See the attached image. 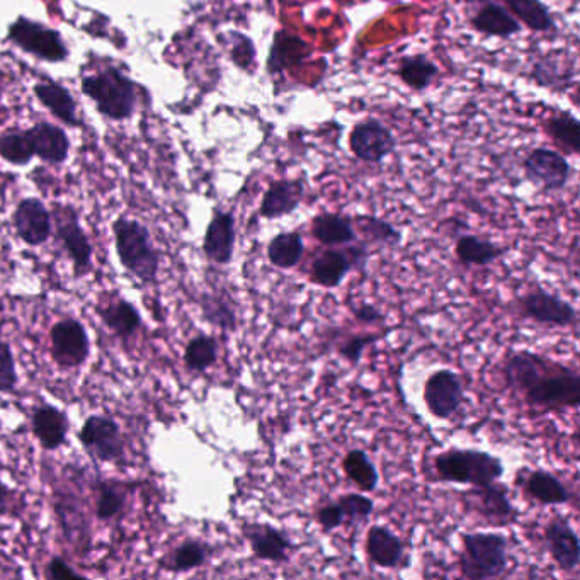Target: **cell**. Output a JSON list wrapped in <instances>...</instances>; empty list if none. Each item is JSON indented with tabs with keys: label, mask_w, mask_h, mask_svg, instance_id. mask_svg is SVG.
<instances>
[{
	"label": "cell",
	"mask_w": 580,
	"mask_h": 580,
	"mask_svg": "<svg viewBox=\"0 0 580 580\" xmlns=\"http://www.w3.org/2000/svg\"><path fill=\"white\" fill-rule=\"evenodd\" d=\"M342 470L346 477L363 492H375L380 484V475L375 463L363 450H351L342 460Z\"/></svg>",
	"instance_id": "34"
},
{
	"label": "cell",
	"mask_w": 580,
	"mask_h": 580,
	"mask_svg": "<svg viewBox=\"0 0 580 580\" xmlns=\"http://www.w3.org/2000/svg\"><path fill=\"white\" fill-rule=\"evenodd\" d=\"M305 242L300 232H281L268 244V259L274 268L293 269L302 262Z\"/></svg>",
	"instance_id": "31"
},
{
	"label": "cell",
	"mask_w": 580,
	"mask_h": 580,
	"mask_svg": "<svg viewBox=\"0 0 580 580\" xmlns=\"http://www.w3.org/2000/svg\"><path fill=\"white\" fill-rule=\"evenodd\" d=\"M507 7L519 23L526 24L535 33H546L555 29L550 9L541 0H499Z\"/></svg>",
	"instance_id": "32"
},
{
	"label": "cell",
	"mask_w": 580,
	"mask_h": 580,
	"mask_svg": "<svg viewBox=\"0 0 580 580\" xmlns=\"http://www.w3.org/2000/svg\"><path fill=\"white\" fill-rule=\"evenodd\" d=\"M312 237L325 247H342L358 242L353 218L341 213H320L313 218Z\"/></svg>",
	"instance_id": "26"
},
{
	"label": "cell",
	"mask_w": 580,
	"mask_h": 580,
	"mask_svg": "<svg viewBox=\"0 0 580 580\" xmlns=\"http://www.w3.org/2000/svg\"><path fill=\"white\" fill-rule=\"evenodd\" d=\"M303 198H305V182L302 179H279L266 189L259 213L266 220L288 217L302 205Z\"/></svg>",
	"instance_id": "19"
},
{
	"label": "cell",
	"mask_w": 580,
	"mask_h": 580,
	"mask_svg": "<svg viewBox=\"0 0 580 580\" xmlns=\"http://www.w3.org/2000/svg\"><path fill=\"white\" fill-rule=\"evenodd\" d=\"M82 92L96 103L99 113L111 120H126L137 108V86L120 70L87 75L82 79Z\"/></svg>",
	"instance_id": "5"
},
{
	"label": "cell",
	"mask_w": 580,
	"mask_h": 580,
	"mask_svg": "<svg viewBox=\"0 0 580 580\" xmlns=\"http://www.w3.org/2000/svg\"><path fill=\"white\" fill-rule=\"evenodd\" d=\"M467 497H470L473 509L490 523L507 524L514 519L516 511L509 501V489L499 484V480L484 487H475Z\"/></svg>",
	"instance_id": "20"
},
{
	"label": "cell",
	"mask_w": 580,
	"mask_h": 580,
	"mask_svg": "<svg viewBox=\"0 0 580 580\" xmlns=\"http://www.w3.org/2000/svg\"><path fill=\"white\" fill-rule=\"evenodd\" d=\"M518 310L524 319L555 329H565L577 322L574 305L541 286H535L519 298Z\"/></svg>",
	"instance_id": "7"
},
{
	"label": "cell",
	"mask_w": 580,
	"mask_h": 580,
	"mask_svg": "<svg viewBox=\"0 0 580 580\" xmlns=\"http://www.w3.org/2000/svg\"><path fill=\"white\" fill-rule=\"evenodd\" d=\"M434 470L439 480L448 484L484 487L501 480L504 463L499 456L487 451L451 448L434 458Z\"/></svg>",
	"instance_id": "2"
},
{
	"label": "cell",
	"mask_w": 580,
	"mask_h": 580,
	"mask_svg": "<svg viewBox=\"0 0 580 580\" xmlns=\"http://www.w3.org/2000/svg\"><path fill=\"white\" fill-rule=\"evenodd\" d=\"M465 400L463 383L456 371L438 370L429 375L424 385V402L439 421H448L460 410Z\"/></svg>",
	"instance_id": "11"
},
{
	"label": "cell",
	"mask_w": 580,
	"mask_h": 580,
	"mask_svg": "<svg viewBox=\"0 0 580 580\" xmlns=\"http://www.w3.org/2000/svg\"><path fill=\"white\" fill-rule=\"evenodd\" d=\"M58 239L74 262L75 274L86 276L92 269V245L80 227L79 217L72 206L55 208Z\"/></svg>",
	"instance_id": "12"
},
{
	"label": "cell",
	"mask_w": 580,
	"mask_h": 580,
	"mask_svg": "<svg viewBox=\"0 0 580 580\" xmlns=\"http://www.w3.org/2000/svg\"><path fill=\"white\" fill-rule=\"evenodd\" d=\"M364 548L371 563L380 569H397L404 560V541L383 524L371 526Z\"/></svg>",
	"instance_id": "21"
},
{
	"label": "cell",
	"mask_w": 580,
	"mask_h": 580,
	"mask_svg": "<svg viewBox=\"0 0 580 580\" xmlns=\"http://www.w3.org/2000/svg\"><path fill=\"white\" fill-rule=\"evenodd\" d=\"M9 38L14 45L23 48L24 52L46 62H63L69 50L63 43L62 36L55 29L33 23L26 18H19L9 28Z\"/></svg>",
	"instance_id": "8"
},
{
	"label": "cell",
	"mask_w": 580,
	"mask_h": 580,
	"mask_svg": "<svg viewBox=\"0 0 580 580\" xmlns=\"http://www.w3.org/2000/svg\"><path fill=\"white\" fill-rule=\"evenodd\" d=\"M354 317L359 320V322H368V324H376V322H381L383 320V315H381L378 308L373 307V305H368V303H363L359 307L353 308Z\"/></svg>",
	"instance_id": "48"
},
{
	"label": "cell",
	"mask_w": 580,
	"mask_h": 580,
	"mask_svg": "<svg viewBox=\"0 0 580 580\" xmlns=\"http://www.w3.org/2000/svg\"><path fill=\"white\" fill-rule=\"evenodd\" d=\"M315 519H317V523H319L322 531L330 533V531L341 528L342 524L346 523V514L342 511L339 502H329V504H325V506L317 509Z\"/></svg>",
	"instance_id": "46"
},
{
	"label": "cell",
	"mask_w": 580,
	"mask_h": 580,
	"mask_svg": "<svg viewBox=\"0 0 580 580\" xmlns=\"http://www.w3.org/2000/svg\"><path fill=\"white\" fill-rule=\"evenodd\" d=\"M2 310H4V303L0 302V312H2Z\"/></svg>",
	"instance_id": "50"
},
{
	"label": "cell",
	"mask_w": 580,
	"mask_h": 580,
	"mask_svg": "<svg viewBox=\"0 0 580 580\" xmlns=\"http://www.w3.org/2000/svg\"><path fill=\"white\" fill-rule=\"evenodd\" d=\"M18 383V371L12 349L6 341H0V393H12Z\"/></svg>",
	"instance_id": "43"
},
{
	"label": "cell",
	"mask_w": 580,
	"mask_h": 580,
	"mask_svg": "<svg viewBox=\"0 0 580 580\" xmlns=\"http://www.w3.org/2000/svg\"><path fill=\"white\" fill-rule=\"evenodd\" d=\"M380 337L376 336V334H356V336L349 337V339L342 342L337 351L349 363L358 364L359 359L363 356L364 349L371 346V344H375Z\"/></svg>",
	"instance_id": "44"
},
{
	"label": "cell",
	"mask_w": 580,
	"mask_h": 580,
	"mask_svg": "<svg viewBox=\"0 0 580 580\" xmlns=\"http://www.w3.org/2000/svg\"><path fill=\"white\" fill-rule=\"evenodd\" d=\"M126 504V490L116 482H103L99 485L96 501V516L99 521L118 518Z\"/></svg>",
	"instance_id": "40"
},
{
	"label": "cell",
	"mask_w": 580,
	"mask_h": 580,
	"mask_svg": "<svg viewBox=\"0 0 580 580\" xmlns=\"http://www.w3.org/2000/svg\"><path fill=\"white\" fill-rule=\"evenodd\" d=\"M210 555L211 548L205 543L196 540L184 541L162 563L164 565L162 569L171 570V572H177V574L191 572V570L200 569L201 565H205Z\"/></svg>",
	"instance_id": "35"
},
{
	"label": "cell",
	"mask_w": 580,
	"mask_h": 580,
	"mask_svg": "<svg viewBox=\"0 0 580 580\" xmlns=\"http://www.w3.org/2000/svg\"><path fill=\"white\" fill-rule=\"evenodd\" d=\"M548 135L569 155L579 154L580 123L570 113H558L546 123Z\"/></svg>",
	"instance_id": "38"
},
{
	"label": "cell",
	"mask_w": 580,
	"mask_h": 580,
	"mask_svg": "<svg viewBox=\"0 0 580 580\" xmlns=\"http://www.w3.org/2000/svg\"><path fill=\"white\" fill-rule=\"evenodd\" d=\"M12 220L19 239L31 247L45 244L52 237V213L38 198H24L14 211Z\"/></svg>",
	"instance_id": "16"
},
{
	"label": "cell",
	"mask_w": 580,
	"mask_h": 580,
	"mask_svg": "<svg viewBox=\"0 0 580 580\" xmlns=\"http://www.w3.org/2000/svg\"><path fill=\"white\" fill-rule=\"evenodd\" d=\"M99 317L103 319L104 324L113 330L116 336L128 341L130 337L137 334V330L142 327V315L138 312L135 305L126 300H116L106 307L96 308Z\"/></svg>",
	"instance_id": "28"
},
{
	"label": "cell",
	"mask_w": 580,
	"mask_h": 580,
	"mask_svg": "<svg viewBox=\"0 0 580 580\" xmlns=\"http://www.w3.org/2000/svg\"><path fill=\"white\" fill-rule=\"evenodd\" d=\"M235 218L230 211H215L210 225L206 228L203 252L206 259L220 266H227L234 259Z\"/></svg>",
	"instance_id": "18"
},
{
	"label": "cell",
	"mask_w": 580,
	"mask_h": 580,
	"mask_svg": "<svg viewBox=\"0 0 580 580\" xmlns=\"http://www.w3.org/2000/svg\"><path fill=\"white\" fill-rule=\"evenodd\" d=\"M14 490L9 489L2 480H0V516L11 514L14 509Z\"/></svg>",
	"instance_id": "49"
},
{
	"label": "cell",
	"mask_w": 580,
	"mask_h": 580,
	"mask_svg": "<svg viewBox=\"0 0 580 580\" xmlns=\"http://www.w3.org/2000/svg\"><path fill=\"white\" fill-rule=\"evenodd\" d=\"M46 577L50 580L82 579L84 575L75 572L69 563L62 560V558L53 557L50 563L46 565Z\"/></svg>",
	"instance_id": "47"
},
{
	"label": "cell",
	"mask_w": 580,
	"mask_h": 580,
	"mask_svg": "<svg viewBox=\"0 0 580 580\" xmlns=\"http://www.w3.org/2000/svg\"><path fill=\"white\" fill-rule=\"evenodd\" d=\"M114 244L121 266L143 285H152L159 274V252L142 223L121 217L114 222Z\"/></svg>",
	"instance_id": "1"
},
{
	"label": "cell",
	"mask_w": 580,
	"mask_h": 580,
	"mask_svg": "<svg viewBox=\"0 0 580 580\" xmlns=\"http://www.w3.org/2000/svg\"><path fill=\"white\" fill-rule=\"evenodd\" d=\"M472 26L482 35L499 38H509L523 31V26L507 11V7L494 0L482 2V6L473 14Z\"/></svg>",
	"instance_id": "23"
},
{
	"label": "cell",
	"mask_w": 580,
	"mask_h": 580,
	"mask_svg": "<svg viewBox=\"0 0 580 580\" xmlns=\"http://www.w3.org/2000/svg\"><path fill=\"white\" fill-rule=\"evenodd\" d=\"M353 223L358 237L363 235L364 244L399 245L402 242V232L381 218L359 215L353 218Z\"/></svg>",
	"instance_id": "36"
},
{
	"label": "cell",
	"mask_w": 580,
	"mask_h": 580,
	"mask_svg": "<svg viewBox=\"0 0 580 580\" xmlns=\"http://www.w3.org/2000/svg\"><path fill=\"white\" fill-rule=\"evenodd\" d=\"M504 252L506 249H502L501 245L477 237V235H461L455 244L456 259L463 266L484 268V266H489L499 257L504 256Z\"/></svg>",
	"instance_id": "29"
},
{
	"label": "cell",
	"mask_w": 580,
	"mask_h": 580,
	"mask_svg": "<svg viewBox=\"0 0 580 580\" xmlns=\"http://www.w3.org/2000/svg\"><path fill=\"white\" fill-rule=\"evenodd\" d=\"M397 74L405 86L412 91L421 92L433 84V80L439 75V67L426 55H410L400 60Z\"/></svg>",
	"instance_id": "33"
},
{
	"label": "cell",
	"mask_w": 580,
	"mask_h": 580,
	"mask_svg": "<svg viewBox=\"0 0 580 580\" xmlns=\"http://www.w3.org/2000/svg\"><path fill=\"white\" fill-rule=\"evenodd\" d=\"M218 359V342L215 337L200 336L194 337L188 342L184 351V364L193 373H205L210 370Z\"/></svg>",
	"instance_id": "37"
},
{
	"label": "cell",
	"mask_w": 580,
	"mask_h": 580,
	"mask_svg": "<svg viewBox=\"0 0 580 580\" xmlns=\"http://www.w3.org/2000/svg\"><path fill=\"white\" fill-rule=\"evenodd\" d=\"M234 38L237 41H235L234 48H232V60H234L235 65L240 67V69L251 72L254 63H256V48H254V43H252L251 38L239 35V33H234Z\"/></svg>",
	"instance_id": "45"
},
{
	"label": "cell",
	"mask_w": 580,
	"mask_h": 580,
	"mask_svg": "<svg viewBox=\"0 0 580 580\" xmlns=\"http://www.w3.org/2000/svg\"><path fill=\"white\" fill-rule=\"evenodd\" d=\"M524 172L529 181L545 191H560L569 182V160L552 148H535L524 159Z\"/></svg>",
	"instance_id": "13"
},
{
	"label": "cell",
	"mask_w": 580,
	"mask_h": 580,
	"mask_svg": "<svg viewBox=\"0 0 580 580\" xmlns=\"http://www.w3.org/2000/svg\"><path fill=\"white\" fill-rule=\"evenodd\" d=\"M342 511L346 514V521L351 524L363 523L375 511V502L363 494H344L339 497Z\"/></svg>",
	"instance_id": "42"
},
{
	"label": "cell",
	"mask_w": 580,
	"mask_h": 580,
	"mask_svg": "<svg viewBox=\"0 0 580 580\" xmlns=\"http://www.w3.org/2000/svg\"><path fill=\"white\" fill-rule=\"evenodd\" d=\"M523 397L529 407L540 410L577 409L580 404L579 371L546 359L540 375Z\"/></svg>",
	"instance_id": "4"
},
{
	"label": "cell",
	"mask_w": 580,
	"mask_h": 580,
	"mask_svg": "<svg viewBox=\"0 0 580 580\" xmlns=\"http://www.w3.org/2000/svg\"><path fill=\"white\" fill-rule=\"evenodd\" d=\"M526 472L528 473H523L521 487L529 499H533L541 506H565V504H569L572 494H570L569 487L563 484L557 475L541 470V468L540 470H526Z\"/></svg>",
	"instance_id": "22"
},
{
	"label": "cell",
	"mask_w": 580,
	"mask_h": 580,
	"mask_svg": "<svg viewBox=\"0 0 580 580\" xmlns=\"http://www.w3.org/2000/svg\"><path fill=\"white\" fill-rule=\"evenodd\" d=\"M80 443L94 460L111 463L125 456V441L113 417H87L79 433Z\"/></svg>",
	"instance_id": "9"
},
{
	"label": "cell",
	"mask_w": 580,
	"mask_h": 580,
	"mask_svg": "<svg viewBox=\"0 0 580 580\" xmlns=\"http://www.w3.org/2000/svg\"><path fill=\"white\" fill-rule=\"evenodd\" d=\"M545 540L553 562L562 572H577L580 565V543L575 529L563 518H553L546 524Z\"/></svg>",
	"instance_id": "17"
},
{
	"label": "cell",
	"mask_w": 580,
	"mask_h": 580,
	"mask_svg": "<svg viewBox=\"0 0 580 580\" xmlns=\"http://www.w3.org/2000/svg\"><path fill=\"white\" fill-rule=\"evenodd\" d=\"M0 157L14 165L29 164L35 157L26 131H7L0 137Z\"/></svg>",
	"instance_id": "41"
},
{
	"label": "cell",
	"mask_w": 580,
	"mask_h": 580,
	"mask_svg": "<svg viewBox=\"0 0 580 580\" xmlns=\"http://www.w3.org/2000/svg\"><path fill=\"white\" fill-rule=\"evenodd\" d=\"M200 305L206 322H210L215 327H220L225 332H234L237 329L235 310L223 296L205 293V295L201 296Z\"/></svg>",
	"instance_id": "39"
},
{
	"label": "cell",
	"mask_w": 580,
	"mask_h": 580,
	"mask_svg": "<svg viewBox=\"0 0 580 580\" xmlns=\"http://www.w3.org/2000/svg\"><path fill=\"white\" fill-rule=\"evenodd\" d=\"M370 257L368 244L342 245L329 247L313 257L308 269V276L313 285L322 286L327 290H334L342 285L354 268H364Z\"/></svg>",
	"instance_id": "6"
},
{
	"label": "cell",
	"mask_w": 580,
	"mask_h": 580,
	"mask_svg": "<svg viewBox=\"0 0 580 580\" xmlns=\"http://www.w3.org/2000/svg\"><path fill=\"white\" fill-rule=\"evenodd\" d=\"M52 356L60 368L72 370L87 363L91 354V341L79 320L63 319L53 325L50 332Z\"/></svg>",
	"instance_id": "10"
},
{
	"label": "cell",
	"mask_w": 580,
	"mask_h": 580,
	"mask_svg": "<svg viewBox=\"0 0 580 580\" xmlns=\"http://www.w3.org/2000/svg\"><path fill=\"white\" fill-rule=\"evenodd\" d=\"M310 46L300 36L291 35L286 31H278L274 35L273 46L268 58V70L278 74L285 69H293L310 55Z\"/></svg>",
	"instance_id": "27"
},
{
	"label": "cell",
	"mask_w": 580,
	"mask_h": 580,
	"mask_svg": "<svg viewBox=\"0 0 580 580\" xmlns=\"http://www.w3.org/2000/svg\"><path fill=\"white\" fill-rule=\"evenodd\" d=\"M35 92L40 103L50 109L58 120L67 125L80 126V120L77 118V104L65 87L57 82H41L35 87Z\"/></svg>",
	"instance_id": "30"
},
{
	"label": "cell",
	"mask_w": 580,
	"mask_h": 580,
	"mask_svg": "<svg viewBox=\"0 0 580 580\" xmlns=\"http://www.w3.org/2000/svg\"><path fill=\"white\" fill-rule=\"evenodd\" d=\"M242 536L251 546L257 560L271 563H288L291 558L293 543L285 531L274 528L269 523H244Z\"/></svg>",
	"instance_id": "15"
},
{
	"label": "cell",
	"mask_w": 580,
	"mask_h": 580,
	"mask_svg": "<svg viewBox=\"0 0 580 580\" xmlns=\"http://www.w3.org/2000/svg\"><path fill=\"white\" fill-rule=\"evenodd\" d=\"M69 417L52 405H41L33 414V434L45 450H58L69 433Z\"/></svg>",
	"instance_id": "25"
},
{
	"label": "cell",
	"mask_w": 580,
	"mask_h": 580,
	"mask_svg": "<svg viewBox=\"0 0 580 580\" xmlns=\"http://www.w3.org/2000/svg\"><path fill=\"white\" fill-rule=\"evenodd\" d=\"M349 147L359 160L376 164L392 154L397 147V142L387 126L381 121L370 118V120L359 121L358 125L354 126L349 137Z\"/></svg>",
	"instance_id": "14"
},
{
	"label": "cell",
	"mask_w": 580,
	"mask_h": 580,
	"mask_svg": "<svg viewBox=\"0 0 580 580\" xmlns=\"http://www.w3.org/2000/svg\"><path fill=\"white\" fill-rule=\"evenodd\" d=\"M36 157L50 164H62L69 157L70 142L65 131L52 123H38L26 130Z\"/></svg>",
	"instance_id": "24"
},
{
	"label": "cell",
	"mask_w": 580,
	"mask_h": 580,
	"mask_svg": "<svg viewBox=\"0 0 580 580\" xmlns=\"http://www.w3.org/2000/svg\"><path fill=\"white\" fill-rule=\"evenodd\" d=\"M460 574L463 579H499L509 569V540L501 533L461 536Z\"/></svg>",
	"instance_id": "3"
}]
</instances>
